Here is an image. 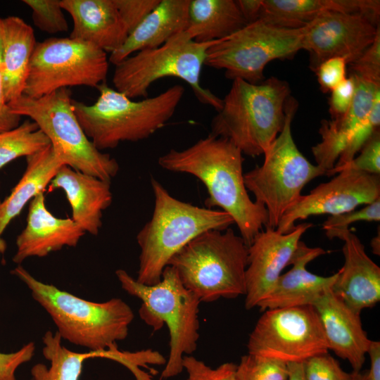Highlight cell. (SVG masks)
Returning <instances> with one entry per match:
<instances>
[{
    "mask_svg": "<svg viewBox=\"0 0 380 380\" xmlns=\"http://www.w3.org/2000/svg\"><path fill=\"white\" fill-rule=\"evenodd\" d=\"M236 3L248 23L257 20L260 0H237Z\"/></svg>",
    "mask_w": 380,
    "mask_h": 380,
    "instance_id": "45",
    "label": "cell"
},
{
    "mask_svg": "<svg viewBox=\"0 0 380 380\" xmlns=\"http://www.w3.org/2000/svg\"><path fill=\"white\" fill-rule=\"evenodd\" d=\"M344 241L343 266L331 287L332 293L355 312L380 300V267L367 255L360 239L349 229L336 232L332 239Z\"/></svg>",
    "mask_w": 380,
    "mask_h": 380,
    "instance_id": "17",
    "label": "cell"
},
{
    "mask_svg": "<svg viewBox=\"0 0 380 380\" xmlns=\"http://www.w3.org/2000/svg\"><path fill=\"white\" fill-rule=\"evenodd\" d=\"M298 107L297 100L290 96L285 105L283 128L264 153L262 164L243 174L246 189L267 211L265 227L275 229L284 213L301 196L303 188L325 175V171L308 161L293 140L291 124Z\"/></svg>",
    "mask_w": 380,
    "mask_h": 380,
    "instance_id": "10",
    "label": "cell"
},
{
    "mask_svg": "<svg viewBox=\"0 0 380 380\" xmlns=\"http://www.w3.org/2000/svg\"><path fill=\"white\" fill-rule=\"evenodd\" d=\"M351 75L355 80L356 91L350 108L339 118L321 121V141L312 147L316 165L325 174L334 167L355 129L367 117L374 95L380 89V83Z\"/></svg>",
    "mask_w": 380,
    "mask_h": 380,
    "instance_id": "23",
    "label": "cell"
},
{
    "mask_svg": "<svg viewBox=\"0 0 380 380\" xmlns=\"http://www.w3.org/2000/svg\"><path fill=\"white\" fill-rule=\"evenodd\" d=\"M328 11L364 13L379 20V0H260L257 20L289 29L304 27Z\"/></svg>",
    "mask_w": 380,
    "mask_h": 380,
    "instance_id": "25",
    "label": "cell"
},
{
    "mask_svg": "<svg viewBox=\"0 0 380 380\" xmlns=\"http://www.w3.org/2000/svg\"><path fill=\"white\" fill-rule=\"evenodd\" d=\"M347 63L342 58H331L323 61L315 71L321 90L326 93L343 81L346 77Z\"/></svg>",
    "mask_w": 380,
    "mask_h": 380,
    "instance_id": "41",
    "label": "cell"
},
{
    "mask_svg": "<svg viewBox=\"0 0 380 380\" xmlns=\"http://www.w3.org/2000/svg\"><path fill=\"white\" fill-rule=\"evenodd\" d=\"M1 18L0 17V132L18 127L20 124L21 116L13 113L8 103L5 101L1 71Z\"/></svg>",
    "mask_w": 380,
    "mask_h": 380,
    "instance_id": "43",
    "label": "cell"
},
{
    "mask_svg": "<svg viewBox=\"0 0 380 380\" xmlns=\"http://www.w3.org/2000/svg\"><path fill=\"white\" fill-rule=\"evenodd\" d=\"M85 234L71 217L54 216L46 208L44 193H40L30 201L26 225L16 239L13 261L20 265L29 258H44L64 246L75 247Z\"/></svg>",
    "mask_w": 380,
    "mask_h": 380,
    "instance_id": "18",
    "label": "cell"
},
{
    "mask_svg": "<svg viewBox=\"0 0 380 380\" xmlns=\"http://www.w3.org/2000/svg\"><path fill=\"white\" fill-rule=\"evenodd\" d=\"M61 6L72 19L69 37L72 39L111 53L120 47L129 35L113 0H61Z\"/></svg>",
    "mask_w": 380,
    "mask_h": 380,
    "instance_id": "22",
    "label": "cell"
},
{
    "mask_svg": "<svg viewBox=\"0 0 380 380\" xmlns=\"http://www.w3.org/2000/svg\"><path fill=\"white\" fill-rule=\"evenodd\" d=\"M380 220V198L372 203L365 205L360 210L336 215L329 216L322 224L325 230L326 236L331 239L336 232L348 229V226L358 221L379 222Z\"/></svg>",
    "mask_w": 380,
    "mask_h": 380,
    "instance_id": "36",
    "label": "cell"
},
{
    "mask_svg": "<svg viewBox=\"0 0 380 380\" xmlns=\"http://www.w3.org/2000/svg\"><path fill=\"white\" fill-rule=\"evenodd\" d=\"M71 95L69 88L39 98L23 94L8 105L13 113L27 116L37 125L64 165L110 182L118 172V163L87 137L75 114Z\"/></svg>",
    "mask_w": 380,
    "mask_h": 380,
    "instance_id": "9",
    "label": "cell"
},
{
    "mask_svg": "<svg viewBox=\"0 0 380 380\" xmlns=\"http://www.w3.org/2000/svg\"><path fill=\"white\" fill-rule=\"evenodd\" d=\"M201 302L246 293L248 246L234 230H210L194 238L168 262Z\"/></svg>",
    "mask_w": 380,
    "mask_h": 380,
    "instance_id": "7",
    "label": "cell"
},
{
    "mask_svg": "<svg viewBox=\"0 0 380 380\" xmlns=\"http://www.w3.org/2000/svg\"><path fill=\"white\" fill-rule=\"evenodd\" d=\"M30 8L34 25L42 32L53 34L68 31L61 0H23Z\"/></svg>",
    "mask_w": 380,
    "mask_h": 380,
    "instance_id": "32",
    "label": "cell"
},
{
    "mask_svg": "<svg viewBox=\"0 0 380 380\" xmlns=\"http://www.w3.org/2000/svg\"><path fill=\"white\" fill-rule=\"evenodd\" d=\"M287 380H306L303 362L286 363Z\"/></svg>",
    "mask_w": 380,
    "mask_h": 380,
    "instance_id": "46",
    "label": "cell"
},
{
    "mask_svg": "<svg viewBox=\"0 0 380 380\" xmlns=\"http://www.w3.org/2000/svg\"><path fill=\"white\" fill-rule=\"evenodd\" d=\"M290 96L289 83L276 77L259 84L235 79L209 134L230 141L247 156L264 154L283 128Z\"/></svg>",
    "mask_w": 380,
    "mask_h": 380,
    "instance_id": "5",
    "label": "cell"
},
{
    "mask_svg": "<svg viewBox=\"0 0 380 380\" xmlns=\"http://www.w3.org/2000/svg\"><path fill=\"white\" fill-rule=\"evenodd\" d=\"M379 125L380 89L374 95L369 113L355 129L334 167H341L351 161L373 134L379 129Z\"/></svg>",
    "mask_w": 380,
    "mask_h": 380,
    "instance_id": "33",
    "label": "cell"
},
{
    "mask_svg": "<svg viewBox=\"0 0 380 380\" xmlns=\"http://www.w3.org/2000/svg\"><path fill=\"white\" fill-rule=\"evenodd\" d=\"M350 65L352 75L380 83V31L369 47Z\"/></svg>",
    "mask_w": 380,
    "mask_h": 380,
    "instance_id": "38",
    "label": "cell"
},
{
    "mask_svg": "<svg viewBox=\"0 0 380 380\" xmlns=\"http://www.w3.org/2000/svg\"><path fill=\"white\" fill-rule=\"evenodd\" d=\"M154 196L151 218L137 235L140 248L136 280L145 285L158 283L168 262L200 234L223 231L234 224L222 210L201 208L175 198L156 179H151Z\"/></svg>",
    "mask_w": 380,
    "mask_h": 380,
    "instance_id": "3",
    "label": "cell"
},
{
    "mask_svg": "<svg viewBox=\"0 0 380 380\" xmlns=\"http://www.w3.org/2000/svg\"><path fill=\"white\" fill-rule=\"evenodd\" d=\"M367 353L370 358V368L364 380H380V343L372 341Z\"/></svg>",
    "mask_w": 380,
    "mask_h": 380,
    "instance_id": "44",
    "label": "cell"
},
{
    "mask_svg": "<svg viewBox=\"0 0 380 380\" xmlns=\"http://www.w3.org/2000/svg\"><path fill=\"white\" fill-rule=\"evenodd\" d=\"M216 41L198 42L184 31L158 48L138 51L115 65V89L132 99L146 98L153 82L164 77H177L190 86L200 103L218 111L222 99L204 88L200 80L207 51Z\"/></svg>",
    "mask_w": 380,
    "mask_h": 380,
    "instance_id": "8",
    "label": "cell"
},
{
    "mask_svg": "<svg viewBox=\"0 0 380 380\" xmlns=\"http://www.w3.org/2000/svg\"><path fill=\"white\" fill-rule=\"evenodd\" d=\"M243 161V153L230 141L210 134L185 149H171L158 160L166 170L189 174L201 181L209 195L206 208L217 206L228 213L248 246L267 225L268 214L248 194Z\"/></svg>",
    "mask_w": 380,
    "mask_h": 380,
    "instance_id": "1",
    "label": "cell"
},
{
    "mask_svg": "<svg viewBox=\"0 0 380 380\" xmlns=\"http://www.w3.org/2000/svg\"><path fill=\"white\" fill-rule=\"evenodd\" d=\"M1 202H2V201H1V198H0V205H1Z\"/></svg>",
    "mask_w": 380,
    "mask_h": 380,
    "instance_id": "48",
    "label": "cell"
},
{
    "mask_svg": "<svg viewBox=\"0 0 380 380\" xmlns=\"http://www.w3.org/2000/svg\"><path fill=\"white\" fill-rule=\"evenodd\" d=\"M27 165L20 179L0 205V254L6 243L2 235L10 222L25 205L40 193H44L58 169L64 165L56 156L51 145L26 157Z\"/></svg>",
    "mask_w": 380,
    "mask_h": 380,
    "instance_id": "27",
    "label": "cell"
},
{
    "mask_svg": "<svg viewBox=\"0 0 380 380\" xmlns=\"http://www.w3.org/2000/svg\"><path fill=\"white\" fill-rule=\"evenodd\" d=\"M236 376L238 380H287L286 363L248 353L241 357Z\"/></svg>",
    "mask_w": 380,
    "mask_h": 380,
    "instance_id": "31",
    "label": "cell"
},
{
    "mask_svg": "<svg viewBox=\"0 0 380 380\" xmlns=\"http://www.w3.org/2000/svg\"><path fill=\"white\" fill-rule=\"evenodd\" d=\"M51 145L45 134L32 120L0 132V169L20 157H27Z\"/></svg>",
    "mask_w": 380,
    "mask_h": 380,
    "instance_id": "30",
    "label": "cell"
},
{
    "mask_svg": "<svg viewBox=\"0 0 380 380\" xmlns=\"http://www.w3.org/2000/svg\"><path fill=\"white\" fill-rule=\"evenodd\" d=\"M129 34L156 7L160 0H113Z\"/></svg>",
    "mask_w": 380,
    "mask_h": 380,
    "instance_id": "39",
    "label": "cell"
},
{
    "mask_svg": "<svg viewBox=\"0 0 380 380\" xmlns=\"http://www.w3.org/2000/svg\"><path fill=\"white\" fill-rule=\"evenodd\" d=\"M116 277L122 289L142 302L140 318L153 331L165 324L170 332V353L160 380L175 377L183 370V357L197 348L199 338L198 298L182 283L176 271L166 266L160 281L154 285L138 282L124 270Z\"/></svg>",
    "mask_w": 380,
    "mask_h": 380,
    "instance_id": "6",
    "label": "cell"
},
{
    "mask_svg": "<svg viewBox=\"0 0 380 380\" xmlns=\"http://www.w3.org/2000/svg\"><path fill=\"white\" fill-rule=\"evenodd\" d=\"M312 223L296 225L287 234L265 227L248 246V265L246 270L245 307L251 310L272 291L284 267L298 247L302 235Z\"/></svg>",
    "mask_w": 380,
    "mask_h": 380,
    "instance_id": "16",
    "label": "cell"
},
{
    "mask_svg": "<svg viewBox=\"0 0 380 380\" xmlns=\"http://www.w3.org/2000/svg\"><path fill=\"white\" fill-rule=\"evenodd\" d=\"M182 365L187 373L186 380H238L237 365L232 362H225L213 369L192 355H184Z\"/></svg>",
    "mask_w": 380,
    "mask_h": 380,
    "instance_id": "37",
    "label": "cell"
},
{
    "mask_svg": "<svg viewBox=\"0 0 380 380\" xmlns=\"http://www.w3.org/2000/svg\"><path fill=\"white\" fill-rule=\"evenodd\" d=\"M321 323L328 348L360 372L371 340L362 328L360 314L351 310L331 291L312 305Z\"/></svg>",
    "mask_w": 380,
    "mask_h": 380,
    "instance_id": "19",
    "label": "cell"
},
{
    "mask_svg": "<svg viewBox=\"0 0 380 380\" xmlns=\"http://www.w3.org/2000/svg\"><path fill=\"white\" fill-rule=\"evenodd\" d=\"M380 198V176L353 170L338 172L330 181L322 183L308 194L301 195L281 217L276 230L289 233L298 220L311 215H336L372 203Z\"/></svg>",
    "mask_w": 380,
    "mask_h": 380,
    "instance_id": "15",
    "label": "cell"
},
{
    "mask_svg": "<svg viewBox=\"0 0 380 380\" xmlns=\"http://www.w3.org/2000/svg\"><path fill=\"white\" fill-rule=\"evenodd\" d=\"M360 154L351 161L338 167H333L325 175L332 176L344 170H353L373 175H380V132L376 131L365 143Z\"/></svg>",
    "mask_w": 380,
    "mask_h": 380,
    "instance_id": "35",
    "label": "cell"
},
{
    "mask_svg": "<svg viewBox=\"0 0 380 380\" xmlns=\"http://www.w3.org/2000/svg\"><path fill=\"white\" fill-rule=\"evenodd\" d=\"M326 251L310 248L300 241L291 260V269L277 279L272 291L257 305L260 311L312 305L326 291L331 289L338 273L322 277L309 272L306 265Z\"/></svg>",
    "mask_w": 380,
    "mask_h": 380,
    "instance_id": "20",
    "label": "cell"
},
{
    "mask_svg": "<svg viewBox=\"0 0 380 380\" xmlns=\"http://www.w3.org/2000/svg\"><path fill=\"white\" fill-rule=\"evenodd\" d=\"M31 380H33V379H31Z\"/></svg>",
    "mask_w": 380,
    "mask_h": 380,
    "instance_id": "49",
    "label": "cell"
},
{
    "mask_svg": "<svg viewBox=\"0 0 380 380\" xmlns=\"http://www.w3.org/2000/svg\"><path fill=\"white\" fill-rule=\"evenodd\" d=\"M371 248L372 249V252L375 255H380V234L379 230L378 235L374 237L371 240Z\"/></svg>",
    "mask_w": 380,
    "mask_h": 380,
    "instance_id": "47",
    "label": "cell"
},
{
    "mask_svg": "<svg viewBox=\"0 0 380 380\" xmlns=\"http://www.w3.org/2000/svg\"><path fill=\"white\" fill-rule=\"evenodd\" d=\"M303 34L304 27L283 28L257 20L217 40L208 48L204 65L224 70L228 79L259 84L270 62L291 59L303 49Z\"/></svg>",
    "mask_w": 380,
    "mask_h": 380,
    "instance_id": "11",
    "label": "cell"
},
{
    "mask_svg": "<svg viewBox=\"0 0 380 380\" xmlns=\"http://www.w3.org/2000/svg\"><path fill=\"white\" fill-rule=\"evenodd\" d=\"M248 353L289 362H303L328 353L312 305L267 310L249 336Z\"/></svg>",
    "mask_w": 380,
    "mask_h": 380,
    "instance_id": "13",
    "label": "cell"
},
{
    "mask_svg": "<svg viewBox=\"0 0 380 380\" xmlns=\"http://www.w3.org/2000/svg\"><path fill=\"white\" fill-rule=\"evenodd\" d=\"M248 24L236 1L190 0L186 32L194 41L224 39Z\"/></svg>",
    "mask_w": 380,
    "mask_h": 380,
    "instance_id": "28",
    "label": "cell"
},
{
    "mask_svg": "<svg viewBox=\"0 0 380 380\" xmlns=\"http://www.w3.org/2000/svg\"><path fill=\"white\" fill-rule=\"evenodd\" d=\"M109 61L103 50L70 37L37 42L23 94L39 98L63 88H97L105 82Z\"/></svg>",
    "mask_w": 380,
    "mask_h": 380,
    "instance_id": "12",
    "label": "cell"
},
{
    "mask_svg": "<svg viewBox=\"0 0 380 380\" xmlns=\"http://www.w3.org/2000/svg\"><path fill=\"white\" fill-rule=\"evenodd\" d=\"M11 274L27 286L33 299L49 313L62 339L100 355L118 350L116 343L127 338L134 315L122 299L103 303L84 300L37 279L20 265Z\"/></svg>",
    "mask_w": 380,
    "mask_h": 380,
    "instance_id": "2",
    "label": "cell"
},
{
    "mask_svg": "<svg viewBox=\"0 0 380 380\" xmlns=\"http://www.w3.org/2000/svg\"><path fill=\"white\" fill-rule=\"evenodd\" d=\"M62 338L56 331H47L43 336L42 353L49 361L48 367L38 363L31 369L33 380H78L84 361L91 353L71 351L61 343Z\"/></svg>",
    "mask_w": 380,
    "mask_h": 380,
    "instance_id": "29",
    "label": "cell"
},
{
    "mask_svg": "<svg viewBox=\"0 0 380 380\" xmlns=\"http://www.w3.org/2000/svg\"><path fill=\"white\" fill-rule=\"evenodd\" d=\"M34 350V343L30 342L15 352L11 353L0 352V380H17L15 377L17 369L32 359Z\"/></svg>",
    "mask_w": 380,
    "mask_h": 380,
    "instance_id": "42",
    "label": "cell"
},
{
    "mask_svg": "<svg viewBox=\"0 0 380 380\" xmlns=\"http://www.w3.org/2000/svg\"><path fill=\"white\" fill-rule=\"evenodd\" d=\"M380 31L379 20L364 13L325 12L304 27L303 49L315 71L324 61L342 58L348 64L357 61Z\"/></svg>",
    "mask_w": 380,
    "mask_h": 380,
    "instance_id": "14",
    "label": "cell"
},
{
    "mask_svg": "<svg viewBox=\"0 0 380 380\" xmlns=\"http://www.w3.org/2000/svg\"><path fill=\"white\" fill-rule=\"evenodd\" d=\"M190 0H160L156 7L128 35L124 44L110 53L113 65L144 49L160 46L186 31Z\"/></svg>",
    "mask_w": 380,
    "mask_h": 380,
    "instance_id": "24",
    "label": "cell"
},
{
    "mask_svg": "<svg viewBox=\"0 0 380 380\" xmlns=\"http://www.w3.org/2000/svg\"><path fill=\"white\" fill-rule=\"evenodd\" d=\"M355 91V80L350 75L330 91L329 112L331 119L339 118L347 113L354 100Z\"/></svg>",
    "mask_w": 380,
    "mask_h": 380,
    "instance_id": "40",
    "label": "cell"
},
{
    "mask_svg": "<svg viewBox=\"0 0 380 380\" xmlns=\"http://www.w3.org/2000/svg\"><path fill=\"white\" fill-rule=\"evenodd\" d=\"M306 380H364L365 375L345 372L328 353L312 356L303 362Z\"/></svg>",
    "mask_w": 380,
    "mask_h": 380,
    "instance_id": "34",
    "label": "cell"
},
{
    "mask_svg": "<svg viewBox=\"0 0 380 380\" xmlns=\"http://www.w3.org/2000/svg\"><path fill=\"white\" fill-rule=\"evenodd\" d=\"M33 28L20 17L1 18V71L6 103L23 94L37 44Z\"/></svg>",
    "mask_w": 380,
    "mask_h": 380,
    "instance_id": "26",
    "label": "cell"
},
{
    "mask_svg": "<svg viewBox=\"0 0 380 380\" xmlns=\"http://www.w3.org/2000/svg\"><path fill=\"white\" fill-rule=\"evenodd\" d=\"M62 190L70 205L72 219L87 233L96 236L102 226L103 211L111 204L110 182L63 165L48 186Z\"/></svg>",
    "mask_w": 380,
    "mask_h": 380,
    "instance_id": "21",
    "label": "cell"
},
{
    "mask_svg": "<svg viewBox=\"0 0 380 380\" xmlns=\"http://www.w3.org/2000/svg\"><path fill=\"white\" fill-rule=\"evenodd\" d=\"M99 96L87 105L72 99L75 114L89 139L99 150L114 148L123 141L146 139L173 116L184 94L180 84L140 101H133L105 82Z\"/></svg>",
    "mask_w": 380,
    "mask_h": 380,
    "instance_id": "4",
    "label": "cell"
}]
</instances>
